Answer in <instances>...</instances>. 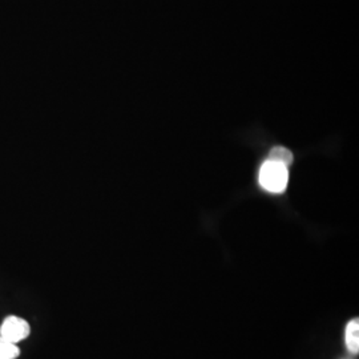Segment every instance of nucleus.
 Listing matches in <instances>:
<instances>
[{
    "label": "nucleus",
    "mask_w": 359,
    "mask_h": 359,
    "mask_svg": "<svg viewBox=\"0 0 359 359\" xmlns=\"http://www.w3.org/2000/svg\"><path fill=\"white\" fill-rule=\"evenodd\" d=\"M20 355V348L16 344L0 337V359H16Z\"/></svg>",
    "instance_id": "5"
},
{
    "label": "nucleus",
    "mask_w": 359,
    "mask_h": 359,
    "mask_svg": "<svg viewBox=\"0 0 359 359\" xmlns=\"http://www.w3.org/2000/svg\"><path fill=\"white\" fill-rule=\"evenodd\" d=\"M29 333H31L29 323L26 320L19 318L16 316L7 317L0 325V337L6 338L7 341L16 344V345L19 342L25 341Z\"/></svg>",
    "instance_id": "2"
},
{
    "label": "nucleus",
    "mask_w": 359,
    "mask_h": 359,
    "mask_svg": "<svg viewBox=\"0 0 359 359\" xmlns=\"http://www.w3.org/2000/svg\"><path fill=\"white\" fill-rule=\"evenodd\" d=\"M289 181V168L280 163L266 160L258 173V182L262 189L270 193L285 192Z\"/></svg>",
    "instance_id": "1"
},
{
    "label": "nucleus",
    "mask_w": 359,
    "mask_h": 359,
    "mask_svg": "<svg viewBox=\"0 0 359 359\" xmlns=\"http://www.w3.org/2000/svg\"><path fill=\"white\" fill-rule=\"evenodd\" d=\"M268 160L280 163L285 167L289 168V165H292V163H293V154L289 149L283 148V147H276L270 151Z\"/></svg>",
    "instance_id": "4"
},
{
    "label": "nucleus",
    "mask_w": 359,
    "mask_h": 359,
    "mask_svg": "<svg viewBox=\"0 0 359 359\" xmlns=\"http://www.w3.org/2000/svg\"><path fill=\"white\" fill-rule=\"evenodd\" d=\"M345 342L347 348L353 354H358L359 351V320H351L347 323L345 330Z\"/></svg>",
    "instance_id": "3"
}]
</instances>
